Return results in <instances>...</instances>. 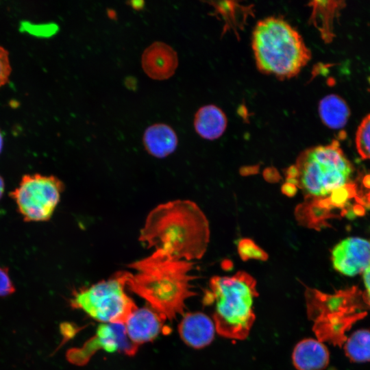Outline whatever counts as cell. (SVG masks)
<instances>
[{
  "label": "cell",
  "mask_w": 370,
  "mask_h": 370,
  "mask_svg": "<svg viewBox=\"0 0 370 370\" xmlns=\"http://www.w3.org/2000/svg\"><path fill=\"white\" fill-rule=\"evenodd\" d=\"M210 235L208 220L199 206L177 199L161 204L149 213L138 240L149 249L193 262L206 252Z\"/></svg>",
  "instance_id": "obj_1"
},
{
  "label": "cell",
  "mask_w": 370,
  "mask_h": 370,
  "mask_svg": "<svg viewBox=\"0 0 370 370\" xmlns=\"http://www.w3.org/2000/svg\"><path fill=\"white\" fill-rule=\"evenodd\" d=\"M134 272L124 271L125 285L145 300L164 320L183 315L193 290L194 262L174 258L160 250L130 264Z\"/></svg>",
  "instance_id": "obj_2"
},
{
  "label": "cell",
  "mask_w": 370,
  "mask_h": 370,
  "mask_svg": "<svg viewBox=\"0 0 370 370\" xmlns=\"http://www.w3.org/2000/svg\"><path fill=\"white\" fill-rule=\"evenodd\" d=\"M353 166L338 141L303 151L287 171L286 184L299 188L306 198L302 206L318 207L350 182Z\"/></svg>",
  "instance_id": "obj_3"
},
{
  "label": "cell",
  "mask_w": 370,
  "mask_h": 370,
  "mask_svg": "<svg viewBox=\"0 0 370 370\" xmlns=\"http://www.w3.org/2000/svg\"><path fill=\"white\" fill-rule=\"evenodd\" d=\"M256 279L244 271L230 276H213L203 297L212 307V321L220 336L236 341L245 339L254 325L255 299L258 296Z\"/></svg>",
  "instance_id": "obj_4"
},
{
  "label": "cell",
  "mask_w": 370,
  "mask_h": 370,
  "mask_svg": "<svg viewBox=\"0 0 370 370\" xmlns=\"http://www.w3.org/2000/svg\"><path fill=\"white\" fill-rule=\"evenodd\" d=\"M251 45L258 69L279 79L296 76L311 58L299 32L280 17L259 21L253 30Z\"/></svg>",
  "instance_id": "obj_5"
},
{
  "label": "cell",
  "mask_w": 370,
  "mask_h": 370,
  "mask_svg": "<svg viewBox=\"0 0 370 370\" xmlns=\"http://www.w3.org/2000/svg\"><path fill=\"white\" fill-rule=\"evenodd\" d=\"M125 286V273L119 271L108 280L74 291L70 304L103 323L124 324L137 308Z\"/></svg>",
  "instance_id": "obj_6"
},
{
  "label": "cell",
  "mask_w": 370,
  "mask_h": 370,
  "mask_svg": "<svg viewBox=\"0 0 370 370\" xmlns=\"http://www.w3.org/2000/svg\"><path fill=\"white\" fill-rule=\"evenodd\" d=\"M355 291H339L326 294L306 288L305 300L307 315L313 322L312 330L317 338L334 345L345 341L344 334L351 323V301Z\"/></svg>",
  "instance_id": "obj_7"
},
{
  "label": "cell",
  "mask_w": 370,
  "mask_h": 370,
  "mask_svg": "<svg viewBox=\"0 0 370 370\" xmlns=\"http://www.w3.org/2000/svg\"><path fill=\"white\" fill-rule=\"evenodd\" d=\"M63 190V183L56 176L28 174L10 195L25 221L39 222L51 217Z\"/></svg>",
  "instance_id": "obj_8"
},
{
  "label": "cell",
  "mask_w": 370,
  "mask_h": 370,
  "mask_svg": "<svg viewBox=\"0 0 370 370\" xmlns=\"http://www.w3.org/2000/svg\"><path fill=\"white\" fill-rule=\"evenodd\" d=\"M138 346L128 338L123 323H102L94 336L87 340L80 347L69 349L67 360L76 365H86L93 355L99 350L107 352H120L132 356L138 351Z\"/></svg>",
  "instance_id": "obj_9"
},
{
  "label": "cell",
  "mask_w": 370,
  "mask_h": 370,
  "mask_svg": "<svg viewBox=\"0 0 370 370\" xmlns=\"http://www.w3.org/2000/svg\"><path fill=\"white\" fill-rule=\"evenodd\" d=\"M332 262L334 269L343 275L363 273L370 267V241L359 237L343 240L334 247Z\"/></svg>",
  "instance_id": "obj_10"
},
{
  "label": "cell",
  "mask_w": 370,
  "mask_h": 370,
  "mask_svg": "<svg viewBox=\"0 0 370 370\" xmlns=\"http://www.w3.org/2000/svg\"><path fill=\"white\" fill-rule=\"evenodd\" d=\"M141 65L149 77L165 80L174 75L178 66L177 53L166 43L156 41L143 51Z\"/></svg>",
  "instance_id": "obj_11"
},
{
  "label": "cell",
  "mask_w": 370,
  "mask_h": 370,
  "mask_svg": "<svg viewBox=\"0 0 370 370\" xmlns=\"http://www.w3.org/2000/svg\"><path fill=\"white\" fill-rule=\"evenodd\" d=\"M165 321L149 306L136 308L124 323L127 335L136 345L154 340L164 329Z\"/></svg>",
  "instance_id": "obj_12"
},
{
  "label": "cell",
  "mask_w": 370,
  "mask_h": 370,
  "mask_svg": "<svg viewBox=\"0 0 370 370\" xmlns=\"http://www.w3.org/2000/svg\"><path fill=\"white\" fill-rule=\"evenodd\" d=\"M182 316L178 325L182 340L195 349L209 345L217 332L212 319L201 312H186Z\"/></svg>",
  "instance_id": "obj_13"
},
{
  "label": "cell",
  "mask_w": 370,
  "mask_h": 370,
  "mask_svg": "<svg viewBox=\"0 0 370 370\" xmlns=\"http://www.w3.org/2000/svg\"><path fill=\"white\" fill-rule=\"evenodd\" d=\"M297 370H323L330 360V354L323 342L307 338L299 341L292 354Z\"/></svg>",
  "instance_id": "obj_14"
},
{
  "label": "cell",
  "mask_w": 370,
  "mask_h": 370,
  "mask_svg": "<svg viewBox=\"0 0 370 370\" xmlns=\"http://www.w3.org/2000/svg\"><path fill=\"white\" fill-rule=\"evenodd\" d=\"M143 142L150 155L157 158H164L175 151L178 138L171 126L158 123L147 127L143 136Z\"/></svg>",
  "instance_id": "obj_15"
},
{
  "label": "cell",
  "mask_w": 370,
  "mask_h": 370,
  "mask_svg": "<svg viewBox=\"0 0 370 370\" xmlns=\"http://www.w3.org/2000/svg\"><path fill=\"white\" fill-rule=\"evenodd\" d=\"M227 117L221 109L214 105L201 107L195 113L194 127L203 138L212 140L219 138L227 127Z\"/></svg>",
  "instance_id": "obj_16"
},
{
  "label": "cell",
  "mask_w": 370,
  "mask_h": 370,
  "mask_svg": "<svg viewBox=\"0 0 370 370\" xmlns=\"http://www.w3.org/2000/svg\"><path fill=\"white\" fill-rule=\"evenodd\" d=\"M313 23L325 42H330L334 36V24L338 12L345 6L342 1H318L311 2Z\"/></svg>",
  "instance_id": "obj_17"
},
{
  "label": "cell",
  "mask_w": 370,
  "mask_h": 370,
  "mask_svg": "<svg viewBox=\"0 0 370 370\" xmlns=\"http://www.w3.org/2000/svg\"><path fill=\"white\" fill-rule=\"evenodd\" d=\"M318 110L323 123L332 129L343 127L349 116V110L345 101L336 95L323 97L319 102Z\"/></svg>",
  "instance_id": "obj_18"
},
{
  "label": "cell",
  "mask_w": 370,
  "mask_h": 370,
  "mask_svg": "<svg viewBox=\"0 0 370 370\" xmlns=\"http://www.w3.org/2000/svg\"><path fill=\"white\" fill-rule=\"evenodd\" d=\"M345 351L353 362H370V331L358 330L345 340Z\"/></svg>",
  "instance_id": "obj_19"
},
{
  "label": "cell",
  "mask_w": 370,
  "mask_h": 370,
  "mask_svg": "<svg viewBox=\"0 0 370 370\" xmlns=\"http://www.w3.org/2000/svg\"><path fill=\"white\" fill-rule=\"evenodd\" d=\"M355 141L361 158L370 160V113L365 116L359 124Z\"/></svg>",
  "instance_id": "obj_20"
},
{
  "label": "cell",
  "mask_w": 370,
  "mask_h": 370,
  "mask_svg": "<svg viewBox=\"0 0 370 370\" xmlns=\"http://www.w3.org/2000/svg\"><path fill=\"white\" fill-rule=\"evenodd\" d=\"M237 251L240 258L244 260H256L265 261L269 258L268 254L254 241L245 238L239 241Z\"/></svg>",
  "instance_id": "obj_21"
},
{
  "label": "cell",
  "mask_w": 370,
  "mask_h": 370,
  "mask_svg": "<svg viewBox=\"0 0 370 370\" xmlns=\"http://www.w3.org/2000/svg\"><path fill=\"white\" fill-rule=\"evenodd\" d=\"M11 73L8 51L0 46V88L7 83Z\"/></svg>",
  "instance_id": "obj_22"
},
{
  "label": "cell",
  "mask_w": 370,
  "mask_h": 370,
  "mask_svg": "<svg viewBox=\"0 0 370 370\" xmlns=\"http://www.w3.org/2000/svg\"><path fill=\"white\" fill-rule=\"evenodd\" d=\"M15 287L5 267H0V297H5L12 294Z\"/></svg>",
  "instance_id": "obj_23"
},
{
  "label": "cell",
  "mask_w": 370,
  "mask_h": 370,
  "mask_svg": "<svg viewBox=\"0 0 370 370\" xmlns=\"http://www.w3.org/2000/svg\"><path fill=\"white\" fill-rule=\"evenodd\" d=\"M363 280L366 288V296L370 297V267L363 272Z\"/></svg>",
  "instance_id": "obj_24"
},
{
  "label": "cell",
  "mask_w": 370,
  "mask_h": 370,
  "mask_svg": "<svg viewBox=\"0 0 370 370\" xmlns=\"http://www.w3.org/2000/svg\"><path fill=\"white\" fill-rule=\"evenodd\" d=\"M127 3L129 4L134 10H140L143 9L145 2L143 1H131L127 2Z\"/></svg>",
  "instance_id": "obj_25"
},
{
  "label": "cell",
  "mask_w": 370,
  "mask_h": 370,
  "mask_svg": "<svg viewBox=\"0 0 370 370\" xmlns=\"http://www.w3.org/2000/svg\"><path fill=\"white\" fill-rule=\"evenodd\" d=\"M4 191V182L3 178L0 176V198L2 197V195Z\"/></svg>",
  "instance_id": "obj_26"
},
{
  "label": "cell",
  "mask_w": 370,
  "mask_h": 370,
  "mask_svg": "<svg viewBox=\"0 0 370 370\" xmlns=\"http://www.w3.org/2000/svg\"><path fill=\"white\" fill-rule=\"evenodd\" d=\"M2 147H3V138L0 132V152L1 151Z\"/></svg>",
  "instance_id": "obj_27"
}]
</instances>
